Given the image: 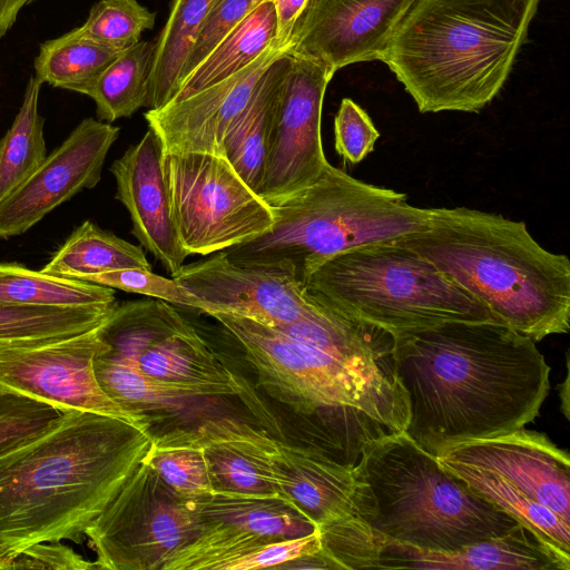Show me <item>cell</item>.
I'll return each mask as SVG.
<instances>
[{"label":"cell","mask_w":570,"mask_h":570,"mask_svg":"<svg viewBox=\"0 0 570 570\" xmlns=\"http://www.w3.org/2000/svg\"><path fill=\"white\" fill-rule=\"evenodd\" d=\"M404 433L433 456L524 428L539 415L550 366L535 342L501 322H446L397 333Z\"/></svg>","instance_id":"cell-1"},{"label":"cell","mask_w":570,"mask_h":570,"mask_svg":"<svg viewBox=\"0 0 570 570\" xmlns=\"http://www.w3.org/2000/svg\"><path fill=\"white\" fill-rule=\"evenodd\" d=\"M150 429L79 410L0 456V570L43 542L81 543L144 460Z\"/></svg>","instance_id":"cell-2"},{"label":"cell","mask_w":570,"mask_h":570,"mask_svg":"<svg viewBox=\"0 0 570 570\" xmlns=\"http://www.w3.org/2000/svg\"><path fill=\"white\" fill-rule=\"evenodd\" d=\"M540 0H416L383 61L420 112H479L500 92Z\"/></svg>","instance_id":"cell-3"},{"label":"cell","mask_w":570,"mask_h":570,"mask_svg":"<svg viewBox=\"0 0 570 570\" xmlns=\"http://www.w3.org/2000/svg\"><path fill=\"white\" fill-rule=\"evenodd\" d=\"M429 226L397 239L535 343L570 328V261L524 222L466 207L429 208Z\"/></svg>","instance_id":"cell-4"},{"label":"cell","mask_w":570,"mask_h":570,"mask_svg":"<svg viewBox=\"0 0 570 570\" xmlns=\"http://www.w3.org/2000/svg\"><path fill=\"white\" fill-rule=\"evenodd\" d=\"M269 206L272 228L224 252L243 265L287 272L302 286L332 257L424 230L430 218V209L411 205L405 194L358 180L331 164L314 184Z\"/></svg>","instance_id":"cell-5"},{"label":"cell","mask_w":570,"mask_h":570,"mask_svg":"<svg viewBox=\"0 0 570 570\" xmlns=\"http://www.w3.org/2000/svg\"><path fill=\"white\" fill-rule=\"evenodd\" d=\"M355 473L357 515L386 541L452 552L519 524L445 471L404 432L377 442Z\"/></svg>","instance_id":"cell-6"},{"label":"cell","mask_w":570,"mask_h":570,"mask_svg":"<svg viewBox=\"0 0 570 570\" xmlns=\"http://www.w3.org/2000/svg\"><path fill=\"white\" fill-rule=\"evenodd\" d=\"M303 287L317 304L392 335L446 322H500L465 288L399 240L345 250L321 265Z\"/></svg>","instance_id":"cell-7"},{"label":"cell","mask_w":570,"mask_h":570,"mask_svg":"<svg viewBox=\"0 0 570 570\" xmlns=\"http://www.w3.org/2000/svg\"><path fill=\"white\" fill-rule=\"evenodd\" d=\"M209 316L238 343L258 384L294 412L318 417L358 409L404 431L409 411L396 375L345 363L245 316Z\"/></svg>","instance_id":"cell-8"},{"label":"cell","mask_w":570,"mask_h":570,"mask_svg":"<svg viewBox=\"0 0 570 570\" xmlns=\"http://www.w3.org/2000/svg\"><path fill=\"white\" fill-rule=\"evenodd\" d=\"M108 354L190 396H239L263 412L258 397L171 304L160 299L116 304L98 328Z\"/></svg>","instance_id":"cell-9"},{"label":"cell","mask_w":570,"mask_h":570,"mask_svg":"<svg viewBox=\"0 0 570 570\" xmlns=\"http://www.w3.org/2000/svg\"><path fill=\"white\" fill-rule=\"evenodd\" d=\"M163 166L177 235L188 255L215 254L272 228V207L225 156L164 154Z\"/></svg>","instance_id":"cell-10"},{"label":"cell","mask_w":570,"mask_h":570,"mask_svg":"<svg viewBox=\"0 0 570 570\" xmlns=\"http://www.w3.org/2000/svg\"><path fill=\"white\" fill-rule=\"evenodd\" d=\"M199 530L191 502L141 461L85 534L99 570H163Z\"/></svg>","instance_id":"cell-11"},{"label":"cell","mask_w":570,"mask_h":570,"mask_svg":"<svg viewBox=\"0 0 570 570\" xmlns=\"http://www.w3.org/2000/svg\"><path fill=\"white\" fill-rule=\"evenodd\" d=\"M334 73L291 55L275 108L257 194L275 205L314 184L330 164L322 142V109Z\"/></svg>","instance_id":"cell-12"},{"label":"cell","mask_w":570,"mask_h":570,"mask_svg":"<svg viewBox=\"0 0 570 570\" xmlns=\"http://www.w3.org/2000/svg\"><path fill=\"white\" fill-rule=\"evenodd\" d=\"M98 327L62 340L0 346V391L22 394L62 411L95 412L150 429L102 391L94 361L109 351Z\"/></svg>","instance_id":"cell-13"},{"label":"cell","mask_w":570,"mask_h":570,"mask_svg":"<svg viewBox=\"0 0 570 570\" xmlns=\"http://www.w3.org/2000/svg\"><path fill=\"white\" fill-rule=\"evenodd\" d=\"M200 530L163 570H222L254 549L308 534L316 525L279 497L213 492L190 501Z\"/></svg>","instance_id":"cell-14"},{"label":"cell","mask_w":570,"mask_h":570,"mask_svg":"<svg viewBox=\"0 0 570 570\" xmlns=\"http://www.w3.org/2000/svg\"><path fill=\"white\" fill-rule=\"evenodd\" d=\"M170 277L195 296L208 315L236 314L278 327L297 321L312 306L292 274L236 263L224 250L183 265Z\"/></svg>","instance_id":"cell-15"},{"label":"cell","mask_w":570,"mask_h":570,"mask_svg":"<svg viewBox=\"0 0 570 570\" xmlns=\"http://www.w3.org/2000/svg\"><path fill=\"white\" fill-rule=\"evenodd\" d=\"M119 127L85 118L16 190L0 203V239L21 235L47 214L101 179Z\"/></svg>","instance_id":"cell-16"},{"label":"cell","mask_w":570,"mask_h":570,"mask_svg":"<svg viewBox=\"0 0 570 570\" xmlns=\"http://www.w3.org/2000/svg\"><path fill=\"white\" fill-rule=\"evenodd\" d=\"M416 0H309L292 33L291 55L335 73L380 60L391 37Z\"/></svg>","instance_id":"cell-17"},{"label":"cell","mask_w":570,"mask_h":570,"mask_svg":"<svg viewBox=\"0 0 570 570\" xmlns=\"http://www.w3.org/2000/svg\"><path fill=\"white\" fill-rule=\"evenodd\" d=\"M291 49L292 42L274 40L258 58L222 81L159 109H148L145 119L158 135L164 154L223 155L228 130L252 100L267 68Z\"/></svg>","instance_id":"cell-18"},{"label":"cell","mask_w":570,"mask_h":570,"mask_svg":"<svg viewBox=\"0 0 570 570\" xmlns=\"http://www.w3.org/2000/svg\"><path fill=\"white\" fill-rule=\"evenodd\" d=\"M436 460L499 475L570 524V459L547 434L518 429L458 444Z\"/></svg>","instance_id":"cell-19"},{"label":"cell","mask_w":570,"mask_h":570,"mask_svg":"<svg viewBox=\"0 0 570 570\" xmlns=\"http://www.w3.org/2000/svg\"><path fill=\"white\" fill-rule=\"evenodd\" d=\"M163 158L161 141L148 128L136 145L112 163L110 171L116 179V198L130 215L131 234L171 276L188 254L173 219Z\"/></svg>","instance_id":"cell-20"},{"label":"cell","mask_w":570,"mask_h":570,"mask_svg":"<svg viewBox=\"0 0 570 570\" xmlns=\"http://www.w3.org/2000/svg\"><path fill=\"white\" fill-rule=\"evenodd\" d=\"M180 430L203 449L214 492L278 497L272 464L277 440L266 431L233 417Z\"/></svg>","instance_id":"cell-21"},{"label":"cell","mask_w":570,"mask_h":570,"mask_svg":"<svg viewBox=\"0 0 570 570\" xmlns=\"http://www.w3.org/2000/svg\"><path fill=\"white\" fill-rule=\"evenodd\" d=\"M278 497L316 527L357 514L355 469L337 463L312 445L277 440L272 458Z\"/></svg>","instance_id":"cell-22"},{"label":"cell","mask_w":570,"mask_h":570,"mask_svg":"<svg viewBox=\"0 0 570 570\" xmlns=\"http://www.w3.org/2000/svg\"><path fill=\"white\" fill-rule=\"evenodd\" d=\"M377 569L570 570V554L522 524L452 552L420 550L386 541Z\"/></svg>","instance_id":"cell-23"},{"label":"cell","mask_w":570,"mask_h":570,"mask_svg":"<svg viewBox=\"0 0 570 570\" xmlns=\"http://www.w3.org/2000/svg\"><path fill=\"white\" fill-rule=\"evenodd\" d=\"M289 60L291 52L267 68L252 100L223 141V155L255 193L262 183L275 108Z\"/></svg>","instance_id":"cell-24"},{"label":"cell","mask_w":570,"mask_h":570,"mask_svg":"<svg viewBox=\"0 0 570 570\" xmlns=\"http://www.w3.org/2000/svg\"><path fill=\"white\" fill-rule=\"evenodd\" d=\"M275 36V10L272 0H267L227 32L179 82L169 102L185 99L245 68L272 45Z\"/></svg>","instance_id":"cell-25"},{"label":"cell","mask_w":570,"mask_h":570,"mask_svg":"<svg viewBox=\"0 0 570 570\" xmlns=\"http://www.w3.org/2000/svg\"><path fill=\"white\" fill-rule=\"evenodd\" d=\"M214 0H174L155 42L146 107L159 109L173 98L181 69Z\"/></svg>","instance_id":"cell-26"},{"label":"cell","mask_w":570,"mask_h":570,"mask_svg":"<svg viewBox=\"0 0 570 570\" xmlns=\"http://www.w3.org/2000/svg\"><path fill=\"white\" fill-rule=\"evenodd\" d=\"M0 303L46 307H114L115 289L0 263Z\"/></svg>","instance_id":"cell-27"},{"label":"cell","mask_w":570,"mask_h":570,"mask_svg":"<svg viewBox=\"0 0 570 570\" xmlns=\"http://www.w3.org/2000/svg\"><path fill=\"white\" fill-rule=\"evenodd\" d=\"M122 268L151 269L144 248L86 220L77 227L47 265L46 273L81 279Z\"/></svg>","instance_id":"cell-28"},{"label":"cell","mask_w":570,"mask_h":570,"mask_svg":"<svg viewBox=\"0 0 570 570\" xmlns=\"http://www.w3.org/2000/svg\"><path fill=\"white\" fill-rule=\"evenodd\" d=\"M436 461L487 502L528 528L549 546L570 554V524L551 510L530 499L494 473Z\"/></svg>","instance_id":"cell-29"},{"label":"cell","mask_w":570,"mask_h":570,"mask_svg":"<svg viewBox=\"0 0 570 570\" xmlns=\"http://www.w3.org/2000/svg\"><path fill=\"white\" fill-rule=\"evenodd\" d=\"M114 307H46L0 303V346L40 344L88 332L100 326Z\"/></svg>","instance_id":"cell-30"},{"label":"cell","mask_w":570,"mask_h":570,"mask_svg":"<svg viewBox=\"0 0 570 570\" xmlns=\"http://www.w3.org/2000/svg\"><path fill=\"white\" fill-rule=\"evenodd\" d=\"M155 43L139 41L120 51L89 88L99 120L112 122L146 107Z\"/></svg>","instance_id":"cell-31"},{"label":"cell","mask_w":570,"mask_h":570,"mask_svg":"<svg viewBox=\"0 0 570 570\" xmlns=\"http://www.w3.org/2000/svg\"><path fill=\"white\" fill-rule=\"evenodd\" d=\"M118 53L83 37L76 28L41 43L35 59L36 77L53 87L87 95Z\"/></svg>","instance_id":"cell-32"},{"label":"cell","mask_w":570,"mask_h":570,"mask_svg":"<svg viewBox=\"0 0 570 570\" xmlns=\"http://www.w3.org/2000/svg\"><path fill=\"white\" fill-rule=\"evenodd\" d=\"M42 81L30 77L22 105L0 139V203L16 190L47 157L45 119L38 111Z\"/></svg>","instance_id":"cell-33"},{"label":"cell","mask_w":570,"mask_h":570,"mask_svg":"<svg viewBox=\"0 0 570 570\" xmlns=\"http://www.w3.org/2000/svg\"><path fill=\"white\" fill-rule=\"evenodd\" d=\"M95 375L102 391L126 412L147 425L151 416L170 412L190 399L187 392L166 385L132 365L105 353L94 361Z\"/></svg>","instance_id":"cell-34"},{"label":"cell","mask_w":570,"mask_h":570,"mask_svg":"<svg viewBox=\"0 0 570 570\" xmlns=\"http://www.w3.org/2000/svg\"><path fill=\"white\" fill-rule=\"evenodd\" d=\"M142 461L188 501L214 492L203 449L189 441L180 428L153 435Z\"/></svg>","instance_id":"cell-35"},{"label":"cell","mask_w":570,"mask_h":570,"mask_svg":"<svg viewBox=\"0 0 570 570\" xmlns=\"http://www.w3.org/2000/svg\"><path fill=\"white\" fill-rule=\"evenodd\" d=\"M321 551L327 569H377L386 539L360 515L317 525Z\"/></svg>","instance_id":"cell-36"},{"label":"cell","mask_w":570,"mask_h":570,"mask_svg":"<svg viewBox=\"0 0 570 570\" xmlns=\"http://www.w3.org/2000/svg\"><path fill=\"white\" fill-rule=\"evenodd\" d=\"M156 14L138 0H100L95 3L79 32L114 51H122L154 28Z\"/></svg>","instance_id":"cell-37"},{"label":"cell","mask_w":570,"mask_h":570,"mask_svg":"<svg viewBox=\"0 0 570 570\" xmlns=\"http://www.w3.org/2000/svg\"><path fill=\"white\" fill-rule=\"evenodd\" d=\"M63 412L49 403L0 391V456L51 428Z\"/></svg>","instance_id":"cell-38"},{"label":"cell","mask_w":570,"mask_h":570,"mask_svg":"<svg viewBox=\"0 0 570 570\" xmlns=\"http://www.w3.org/2000/svg\"><path fill=\"white\" fill-rule=\"evenodd\" d=\"M114 289L141 294L173 305L203 312L202 303L174 278L157 275L146 268H122L81 278Z\"/></svg>","instance_id":"cell-39"},{"label":"cell","mask_w":570,"mask_h":570,"mask_svg":"<svg viewBox=\"0 0 570 570\" xmlns=\"http://www.w3.org/2000/svg\"><path fill=\"white\" fill-rule=\"evenodd\" d=\"M264 1L267 0H214L181 69L179 82L200 63L227 32Z\"/></svg>","instance_id":"cell-40"},{"label":"cell","mask_w":570,"mask_h":570,"mask_svg":"<svg viewBox=\"0 0 570 570\" xmlns=\"http://www.w3.org/2000/svg\"><path fill=\"white\" fill-rule=\"evenodd\" d=\"M334 136L336 153L357 164L373 151L380 132L364 109L344 98L334 119Z\"/></svg>","instance_id":"cell-41"},{"label":"cell","mask_w":570,"mask_h":570,"mask_svg":"<svg viewBox=\"0 0 570 570\" xmlns=\"http://www.w3.org/2000/svg\"><path fill=\"white\" fill-rule=\"evenodd\" d=\"M321 551L320 531L274 541L227 562L222 570H258L285 568L289 562L317 554Z\"/></svg>","instance_id":"cell-42"},{"label":"cell","mask_w":570,"mask_h":570,"mask_svg":"<svg viewBox=\"0 0 570 570\" xmlns=\"http://www.w3.org/2000/svg\"><path fill=\"white\" fill-rule=\"evenodd\" d=\"M7 569L90 570L97 569L70 547L60 542L33 544L13 558Z\"/></svg>","instance_id":"cell-43"},{"label":"cell","mask_w":570,"mask_h":570,"mask_svg":"<svg viewBox=\"0 0 570 570\" xmlns=\"http://www.w3.org/2000/svg\"><path fill=\"white\" fill-rule=\"evenodd\" d=\"M309 0H272L276 17L275 40L281 45L291 42L295 24Z\"/></svg>","instance_id":"cell-44"},{"label":"cell","mask_w":570,"mask_h":570,"mask_svg":"<svg viewBox=\"0 0 570 570\" xmlns=\"http://www.w3.org/2000/svg\"><path fill=\"white\" fill-rule=\"evenodd\" d=\"M36 0H0V37L14 23L19 11Z\"/></svg>","instance_id":"cell-45"},{"label":"cell","mask_w":570,"mask_h":570,"mask_svg":"<svg viewBox=\"0 0 570 570\" xmlns=\"http://www.w3.org/2000/svg\"><path fill=\"white\" fill-rule=\"evenodd\" d=\"M561 387L559 394L561 399V410L567 419H569V373L564 379V382L559 385Z\"/></svg>","instance_id":"cell-46"}]
</instances>
